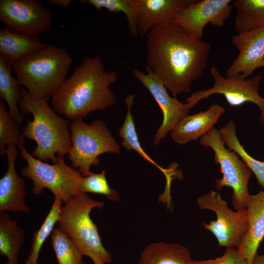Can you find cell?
I'll return each instance as SVG.
<instances>
[{
  "label": "cell",
  "instance_id": "cell-1",
  "mask_svg": "<svg viewBox=\"0 0 264 264\" xmlns=\"http://www.w3.org/2000/svg\"><path fill=\"white\" fill-rule=\"evenodd\" d=\"M146 36L147 73L159 79L173 97L189 92L206 66L211 44L175 22L153 28Z\"/></svg>",
  "mask_w": 264,
  "mask_h": 264
},
{
  "label": "cell",
  "instance_id": "cell-2",
  "mask_svg": "<svg viewBox=\"0 0 264 264\" xmlns=\"http://www.w3.org/2000/svg\"><path fill=\"white\" fill-rule=\"evenodd\" d=\"M117 79V72L106 70L99 57L86 56L51 98L53 109L73 121L110 108L116 100L110 87Z\"/></svg>",
  "mask_w": 264,
  "mask_h": 264
},
{
  "label": "cell",
  "instance_id": "cell-3",
  "mask_svg": "<svg viewBox=\"0 0 264 264\" xmlns=\"http://www.w3.org/2000/svg\"><path fill=\"white\" fill-rule=\"evenodd\" d=\"M46 98H37L21 88L19 106L21 113L31 114L22 128L23 138L35 141L32 155L36 158L55 163L57 155L67 154L71 146L68 120L58 115L48 105Z\"/></svg>",
  "mask_w": 264,
  "mask_h": 264
},
{
  "label": "cell",
  "instance_id": "cell-4",
  "mask_svg": "<svg viewBox=\"0 0 264 264\" xmlns=\"http://www.w3.org/2000/svg\"><path fill=\"white\" fill-rule=\"evenodd\" d=\"M72 59L66 50L46 44L16 62L13 72L21 85L37 98H51L66 79Z\"/></svg>",
  "mask_w": 264,
  "mask_h": 264
},
{
  "label": "cell",
  "instance_id": "cell-5",
  "mask_svg": "<svg viewBox=\"0 0 264 264\" xmlns=\"http://www.w3.org/2000/svg\"><path fill=\"white\" fill-rule=\"evenodd\" d=\"M103 201L92 199L86 193H78L61 206L58 220L59 228L75 243L83 256L93 262H111L110 253L103 245L96 225L90 217L94 208L101 209Z\"/></svg>",
  "mask_w": 264,
  "mask_h": 264
},
{
  "label": "cell",
  "instance_id": "cell-6",
  "mask_svg": "<svg viewBox=\"0 0 264 264\" xmlns=\"http://www.w3.org/2000/svg\"><path fill=\"white\" fill-rule=\"evenodd\" d=\"M71 146L67 154L72 167L83 176L91 173V166L100 163L99 156L105 153L119 154L120 147L101 120L90 124L83 120L72 121L70 123Z\"/></svg>",
  "mask_w": 264,
  "mask_h": 264
},
{
  "label": "cell",
  "instance_id": "cell-7",
  "mask_svg": "<svg viewBox=\"0 0 264 264\" xmlns=\"http://www.w3.org/2000/svg\"><path fill=\"white\" fill-rule=\"evenodd\" d=\"M18 147L21 157L27 163L21 173L32 181L33 194L39 195L44 189H47L54 198H59L66 204L80 193L78 184L82 175L66 164L64 156L57 155L56 162L50 164L34 157L25 146L19 145Z\"/></svg>",
  "mask_w": 264,
  "mask_h": 264
},
{
  "label": "cell",
  "instance_id": "cell-8",
  "mask_svg": "<svg viewBox=\"0 0 264 264\" xmlns=\"http://www.w3.org/2000/svg\"><path fill=\"white\" fill-rule=\"evenodd\" d=\"M199 141L202 146L212 149L214 161L220 166L222 177L216 180L218 190L223 187L231 188L235 209L246 208L250 197L248 184L252 174L251 169L237 153L226 148L219 131L214 128Z\"/></svg>",
  "mask_w": 264,
  "mask_h": 264
},
{
  "label": "cell",
  "instance_id": "cell-9",
  "mask_svg": "<svg viewBox=\"0 0 264 264\" xmlns=\"http://www.w3.org/2000/svg\"><path fill=\"white\" fill-rule=\"evenodd\" d=\"M197 202L200 209L210 210L216 213V220L209 224L203 222L202 225L215 236L218 245L237 248L248 226L246 208L233 211L220 194L214 191L199 197Z\"/></svg>",
  "mask_w": 264,
  "mask_h": 264
},
{
  "label": "cell",
  "instance_id": "cell-10",
  "mask_svg": "<svg viewBox=\"0 0 264 264\" xmlns=\"http://www.w3.org/2000/svg\"><path fill=\"white\" fill-rule=\"evenodd\" d=\"M210 73L214 81L213 86L206 90L197 91L186 99V103L191 109L203 99L214 94H221L232 107L240 106L246 102L256 105L261 111L260 124H264V98L259 94L261 80L260 75L248 79L240 76L225 78L215 66L211 67Z\"/></svg>",
  "mask_w": 264,
  "mask_h": 264
},
{
  "label": "cell",
  "instance_id": "cell-11",
  "mask_svg": "<svg viewBox=\"0 0 264 264\" xmlns=\"http://www.w3.org/2000/svg\"><path fill=\"white\" fill-rule=\"evenodd\" d=\"M0 20L9 29L38 37L49 27L52 18L50 9L37 0H0Z\"/></svg>",
  "mask_w": 264,
  "mask_h": 264
},
{
  "label": "cell",
  "instance_id": "cell-12",
  "mask_svg": "<svg viewBox=\"0 0 264 264\" xmlns=\"http://www.w3.org/2000/svg\"><path fill=\"white\" fill-rule=\"evenodd\" d=\"M132 75L149 90L162 110L163 121L153 140L154 144L158 145L168 132L188 115L191 108L186 103L180 102L176 97H171L162 82L152 74L134 68Z\"/></svg>",
  "mask_w": 264,
  "mask_h": 264
},
{
  "label": "cell",
  "instance_id": "cell-13",
  "mask_svg": "<svg viewBox=\"0 0 264 264\" xmlns=\"http://www.w3.org/2000/svg\"><path fill=\"white\" fill-rule=\"evenodd\" d=\"M230 0H195L174 22L186 31L201 39L205 26L210 23L222 27L233 7Z\"/></svg>",
  "mask_w": 264,
  "mask_h": 264
},
{
  "label": "cell",
  "instance_id": "cell-14",
  "mask_svg": "<svg viewBox=\"0 0 264 264\" xmlns=\"http://www.w3.org/2000/svg\"><path fill=\"white\" fill-rule=\"evenodd\" d=\"M232 42L239 54L227 68L226 77L240 76L246 78L263 66L264 26L238 33L232 37Z\"/></svg>",
  "mask_w": 264,
  "mask_h": 264
},
{
  "label": "cell",
  "instance_id": "cell-15",
  "mask_svg": "<svg viewBox=\"0 0 264 264\" xmlns=\"http://www.w3.org/2000/svg\"><path fill=\"white\" fill-rule=\"evenodd\" d=\"M195 0H136L137 35L144 37L153 28L175 22Z\"/></svg>",
  "mask_w": 264,
  "mask_h": 264
},
{
  "label": "cell",
  "instance_id": "cell-16",
  "mask_svg": "<svg viewBox=\"0 0 264 264\" xmlns=\"http://www.w3.org/2000/svg\"><path fill=\"white\" fill-rule=\"evenodd\" d=\"M7 169L0 179V213L9 211L29 213L30 209L24 201L26 194L23 179L16 173L15 161L18 156L16 146L7 147Z\"/></svg>",
  "mask_w": 264,
  "mask_h": 264
},
{
  "label": "cell",
  "instance_id": "cell-17",
  "mask_svg": "<svg viewBox=\"0 0 264 264\" xmlns=\"http://www.w3.org/2000/svg\"><path fill=\"white\" fill-rule=\"evenodd\" d=\"M248 226L237 248L239 256L252 264L260 243L264 238V191L250 195L246 207Z\"/></svg>",
  "mask_w": 264,
  "mask_h": 264
},
{
  "label": "cell",
  "instance_id": "cell-18",
  "mask_svg": "<svg viewBox=\"0 0 264 264\" xmlns=\"http://www.w3.org/2000/svg\"><path fill=\"white\" fill-rule=\"evenodd\" d=\"M224 112L223 107L213 104L205 111L187 115L171 131L173 139L179 145H184L200 138L214 128Z\"/></svg>",
  "mask_w": 264,
  "mask_h": 264
},
{
  "label": "cell",
  "instance_id": "cell-19",
  "mask_svg": "<svg viewBox=\"0 0 264 264\" xmlns=\"http://www.w3.org/2000/svg\"><path fill=\"white\" fill-rule=\"evenodd\" d=\"M46 45L38 37L21 34L7 28L0 30V58L10 67Z\"/></svg>",
  "mask_w": 264,
  "mask_h": 264
},
{
  "label": "cell",
  "instance_id": "cell-20",
  "mask_svg": "<svg viewBox=\"0 0 264 264\" xmlns=\"http://www.w3.org/2000/svg\"><path fill=\"white\" fill-rule=\"evenodd\" d=\"M192 261L186 247L159 242L152 243L144 249L138 264H190Z\"/></svg>",
  "mask_w": 264,
  "mask_h": 264
},
{
  "label": "cell",
  "instance_id": "cell-21",
  "mask_svg": "<svg viewBox=\"0 0 264 264\" xmlns=\"http://www.w3.org/2000/svg\"><path fill=\"white\" fill-rule=\"evenodd\" d=\"M24 231L5 212L0 213V253L7 258L6 264H18Z\"/></svg>",
  "mask_w": 264,
  "mask_h": 264
},
{
  "label": "cell",
  "instance_id": "cell-22",
  "mask_svg": "<svg viewBox=\"0 0 264 264\" xmlns=\"http://www.w3.org/2000/svg\"><path fill=\"white\" fill-rule=\"evenodd\" d=\"M134 97V94H130L125 99L127 111L124 123L118 131L119 135L122 139L121 145L127 150L135 151L144 159L159 169L165 176L169 187L171 177L174 175L173 171L163 168L153 160L144 151L140 143L131 112Z\"/></svg>",
  "mask_w": 264,
  "mask_h": 264
},
{
  "label": "cell",
  "instance_id": "cell-23",
  "mask_svg": "<svg viewBox=\"0 0 264 264\" xmlns=\"http://www.w3.org/2000/svg\"><path fill=\"white\" fill-rule=\"evenodd\" d=\"M234 29L238 33L264 26V0H235Z\"/></svg>",
  "mask_w": 264,
  "mask_h": 264
},
{
  "label": "cell",
  "instance_id": "cell-24",
  "mask_svg": "<svg viewBox=\"0 0 264 264\" xmlns=\"http://www.w3.org/2000/svg\"><path fill=\"white\" fill-rule=\"evenodd\" d=\"M219 131L228 149L237 153L244 161L255 174L258 183L264 189V160H258L246 152L237 137L236 126L232 121L230 120Z\"/></svg>",
  "mask_w": 264,
  "mask_h": 264
},
{
  "label": "cell",
  "instance_id": "cell-25",
  "mask_svg": "<svg viewBox=\"0 0 264 264\" xmlns=\"http://www.w3.org/2000/svg\"><path fill=\"white\" fill-rule=\"evenodd\" d=\"M11 74V67L0 58V96L7 103L9 111L20 127L23 118L19 108L21 88Z\"/></svg>",
  "mask_w": 264,
  "mask_h": 264
},
{
  "label": "cell",
  "instance_id": "cell-26",
  "mask_svg": "<svg viewBox=\"0 0 264 264\" xmlns=\"http://www.w3.org/2000/svg\"><path fill=\"white\" fill-rule=\"evenodd\" d=\"M63 201L54 198L49 213L38 230L33 232L30 251L25 264H37L41 248L48 237L51 234L53 228L58 222L60 210Z\"/></svg>",
  "mask_w": 264,
  "mask_h": 264
},
{
  "label": "cell",
  "instance_id": "cell-27",
  "mask_svg": "<svg viewBox=\"0 0 264 264\" xmlns=\"http://www.w3.org/2000/svg\"><path fill=\"white\" fill-rule=\"evenodd\" d=\"M51 242L58 264H84L75 243L59 227L52 231Z\"/></svg>",
  "mask_w": 264,
  "mask_h": 264
},
{
  "label": "cell",
  "instance_id": "cell-28",
  "mask_svg": "<svg viewBox=\"0 0 264 264\" xmlns=\"http://www.w3.org/2000/svg\"><path fill=\"white\" fill-rule=\"evenodd\" d=\"M80 2L90 4L97 10L105 8L111 13H124L131 34L137 35L138 10L136 0H80Z\"/></svg>",
  "mask_w": 264,
  "mask_h": 264
},
{
  "label": "cell",
  "instance_id": "cell-29",
  "mask_svg": "<svg viewBox=\"0 0 264 264\" xmlns=\"http://www.w3.org/2000/svg\"><path fill=\"white\" fill-rule=\"evenodd\" d=\"M19 127L6 107L3 100H0V155L5 154L10 145L24 146V138Z\"/></svg>",
  "mask_w": 264,
  "mask_h": 264
},
{
  "label": "cell",
  "instance_id": "cell-30",
  "mask_svg": "<svg viewBox=\"0 0 264 264\" xmlns=\"http://www.w3.org/2000/svg\"><path fill=\"white\" fill-rule=\"evenodd\" d=\"M78 188L80 193L101 194L113 201L117 200L119 198L117 191L109 186L104 170L98 174L91 172L87 176L81 175L79 179Z\"/></svg>",
  "mask_w": 264,
  "mask_h": 264
},
{
  "label": "cell",
  "instance_id": "cell-31",
  "mask_svg": "<svg viewBox=\"0 0 264 264\" xmlns=\"http://www.w3.org/2000/svg\"><path fill=\"white\" fill-rule=\"evenodd\" d=\"M217 264H248L247 261L240 257L236 248H226L223 255L219 257Z\"/></svg>",
  "mask_w": 264,
  "mask_h": 264
},
{
  "label": "cell",
  "instance_id": "cell-32",
  "mask_svg": "<svg viewBox=\"0 0 264 264\" xmlns=\"http://www.w3.org/2000/svg\"><path fill=\"white\" fill-rule=\"evenodd\" d=\"M73 1L72 0H48L47 3L50 5L66 7L68 6Z\"/></svg>",
  "mask_w": 264,
  "mask_h": 264
},
{
  "label": "cell",
  "instance_id": "cell-33",
  "mask_svg": "<svg viewBox=\"0 0 264 264\" xmlns=\"http://www.w3.org/2000/svg\"><path fill=\"white\" fill-rule=\"evenodd\" d=\"M219 260V257L215 259H208L202 261L193 260L190 264H217Z\"/></svg>",
  "mask_w": 264,
  "mask_h": 264
},
{
  "label": "cell",
  "instance_id": "cell-34",
  "mask_svg": "<svg viewBox=\"0 0 264 264\" xmlns=\"http://www.w3.org/2000/svg\"><path fill=\"white\" fill-rule=\"evenodd\" d=\"M252 264H264V255L256 254L252 261Z\"/></svg>",
  "mask_w": 264,
  "mask_h": 264
},
{
  "label": "cell",
  "instance_id": "cell-35",
  "mask_svg": "<svg viewBox=\"0 0 264 264\" xmlns=\"http://www.w3.org/2000/svg\"><path fill=\"white\" fill-rule=\"evenodd\" d=\"M93 263L94 264H105V263L101 262H94Z\"/></svg>",
  "mask_w": 264,
  "mask_h": 264
},
{
  "label": "cell",
  "instance_id": "cell-36",
  "mask_svg": "<svg viewBox=\"0 0 264 264\" xmlns=\"http://www.w3.org/2000/svg\"><path fill=\"white\" fill-rule=\"evenodd\" d=\"M262 67H264V61H263V66Z\"/></svg>",
  "mask_w": 264,
  "mask_h": 264
}]
</instances>
